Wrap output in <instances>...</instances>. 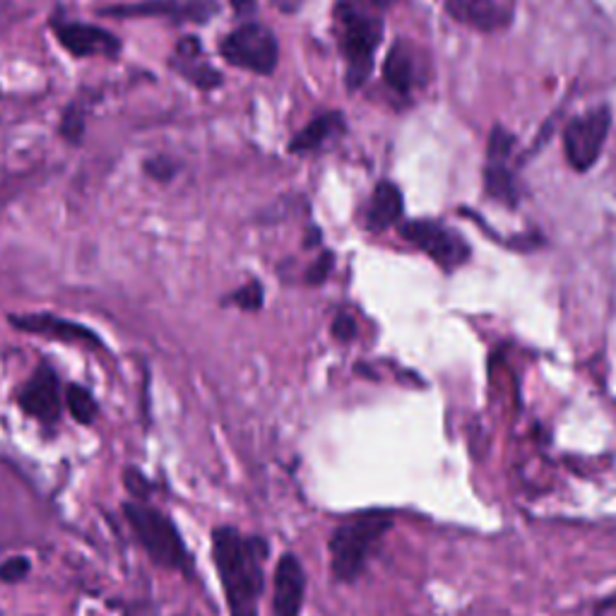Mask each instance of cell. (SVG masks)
Here are the masks:
<instances>
[{"mask_svg": "<svg viewBox=\"0 0 616 616\" xmlns=\"http://www.w3.org/2000/svg\"><path fill=\"white\" fill-rule=\"evenodd\" d=\"M267 541L243 535L237 527L219 525L213 529V563L225 593L229 616H258V600L265 590Z\"/></svg>", "mask_w": 616, "mask_h": 616, "instance_id": "6da1fadb", "label": "cell"}, {"mask_svg": "<svg viewBox=\"0 0 616 616\" xmlns=\"http://www.w3.org/2000/svg\"><path fill=\"white\" fill-rule=\"evenodd\" d=\"M123 517H126L128 527L133 529L135 541L147 554L155 566L164 571L181 573L183 578L193 581L195 578V561L193 554L183 541L181 529L176 527L174 517L164 513L162 509L152 506V503L142 501H126L121 506Z\"/></svg>", "mask_w": 616, "mask_h": 616, "instance_id": "7a4b0ae2", "label": "cell"}, {"mask_svg": "<svg viewBox=\"0 0 616 616\" xmlns=\"http://www.w3.org/2000/svg\"><path fill=\"white\" fill-rule=\"evenodd\" d=\"M392 527V515L384 511H372L354 515L335 527L330 537V569L342 583H352L362 575L372 551L388 529Z\"/></svg>", "mask_w": 616, "mask_h": 616, "instance_id": "3957f363", "label": "cell"}, {"mask_svg": "<svg viewBox=\"0 0 616 616\" xmlns=\"http://www.w3.org/2000/svg\"><path fill=\"white\" fill-rule=\"evenodd\" d=\"M335 18L340 22L342 56L347 60V84L356 90L372 76L374 54L384 39V22L376 15H368L352 0H340Z\"/></svg>", "mask_w": 616, "mask_h": 616, "instance_id": "277c9868", "label": "cell"}, {"mask_svg": "<svg viewBox=\"0 0 616 616\" xmlns=\"http://www.w3.org/2000/svg\"><path fill=\"white\" fill-rule=\"evenodd\" d=\"M219 54L231 66L270 76L277 66L280 46L275 34L263 24H243L219 42Z\"/></svg>", "mask_w": 616, "mask_h": 616, "instance_id": "5b68a950", "label": "cell"}, {"mask_svg": "<svg viewBox=\"0 0 616 616\" xmlns=\"http://www.w3.org/2000/svg\"><path fill=\"white\" fill-rule=\"evenodd\" d=\"M18 408L24 417L34 419L46 429H54L64 412V392L60 378L48 364H39L34 374L18 390Z\"/></svg>", "mask_w": 616, "mask_h": 616, "instance_id": "8992f818", "label": "cell"}, {"mask_svg": "<svg viewBox=\"0 0 616 616\" xmlns=\"http://www.w3.org/2000/svg\"><path fill=\"white\" fill-rule=\"evenodd\" d=\"M219 5L215 0H140V3H121L102 8L100 15L116 18V20H142V18H159L169 22H193L205 24L217 15Z\"/></svg>", "mask_w": 616, "mask_h": 616, "instance_id": "52a82bcc", "label": "cell"}, {"mask_svg": "<svg viewBox=\"0 0 616 616\" xmlns=\"http://www.w3.org/2000/svg\"><path fill=\"white\" fill-rule=\"evenodd\" d=\"M609 123H612V111L609 106H600L590 111L585 116L573 118L563 133V147L569 164L578 171L593 169L597 157L602 152L609 135Z\"/></svg>", "mask_w": 616, "mask_h": 616, "instance_id": "ba28073f", "label": "cell"}, {"mask_svg": "<svg viewBox=\"0 0 616 616\" xmlns=\"http://www.w3.org/2000/svg\"><path fill=\"white\" fill-rule=\"evenodd\" d=\"M400 231L404 239L414 243L417 249H422L426 255L434 258V261L446 270H455L470 258L467 243L458 237V233L441 227L438 221H431V219L408 221Z\"/></svg>", "mask_w": 616, "mask_h": 616, "instance_id": "9c48e42d", "label": "cell"}, {"mask_svg": "<svg viewBox=\"0 0 616 616\" xmlns=\"http://www.w3.org/2000/svg\"><path fill=\"white\" fill-rule=\"evenodd\" d=\"M52 30L60 46L76 58H118L121 42L116 34L94 27V24L70 22L64 18L52 20Z\"/></svg>", "mask_w": 616, "mask_h": 616, "instance_id": "30bf717a", "label": "cell"}, {"mask_svg": "<svg viewBox=\"0 0 616 616\" xmlns=\"http://www.w3.org/2000/svg\"><path fill=\"white\" fill-rule=\"evenodd\" d=\"M10 326L22 332H30V335H42L66 344H82V347H90V350L104 347V342L96 332H92L82 323H72L68 318H58L48 313H22V316H10Z\"/></svg>", "mask_w": 616, "mask_h": 616, "instance_id": "8fae6325", "label": "cell"}, {"mask_svg": "<svg viewBox=\"0 0 616 616\" xmlns=\"http://www.w3.org/2000/svg\"><path fill=\"white\" fill-rule=\"evenodd\" d=\"M273 583V616H299L306 595V573L294 554L280 559Z\"/></svg>", "mask_w": 616, "mask_h": 616, "instance_id": "7c38bea8", "label": "cell"}, {"mask_svg": "<svg viewBox=\"0 0 616 616\" xmlns=\"http://www.w3.org/2000/svg\"><path fill=\"white\" fill-rule=\"evenodd\" d=\"M169 66L171 70H176L181 78L193 82L198 90H215L221 84L219 72L205 60L198 36H183L174 48V56H171Z\"/></svg>", "mask_w": 616, "mask_h": 616, "instance_id": "4fadbf2b", "label": "cell"}, {"mask_svg": "<svg viewBox=\"0 0 616 616\" xmlns=\"http://www.w3.org/2000/svg\"><path fill=\"white\" fill-rule=\"evenodd\" d=\"M446 10L455 22L482 32L501 30L511 22V12L501 8L497 0H448Z\"/></svg>", "mask_w": 616, "mask_h": 616, "instance_id": "5bb4252c", "label": "cell"}, {"mask_svg": "<svg viewBox=\"0 0 616 616\" xmlns=\"http://www.w3.org/2000/svg\"><path fill=\"white\" fill-rule=\"evenodd\" d=\"M402 217V193L396 183L384 181L378 183L374 191L372 205H368L366 225L372 231H386L388 227L396 225Z\"/></svg>", "mask_w": 616, "mask_h": 616, "instance_id": "9a60e30c", "label": "cell"}, {"mask_svg": "<svg viewBox=\"0 0 616 616\" xmlns=\"http://www.w3.org/2000/svg\"><path fill=\"white\" fill-rule=\"evenodd\" d=\"M342 133H344V116L332 111V114H326V116H320V118L308 123V126L297 135V138L289 142V150L297 152V155L316 152L328 140L340 138Z\"/></svg>", "mask_w": 616, "mask_h": 616, "instance_id": "2e32d148", "label": "cell"}, {"mask_svg": "<svg viewBox=\"0 0 616 616\" xmlns=\"http://www.w3.org/2000/svg\"><path fill=\"white\" fill-rule=\"evenodd\" d=\"M414 56L404 44H396L390 48V54L384 64V80L388 82L390 90L400 94H408L414 84Z\"/></svg>", "mask_w": 616, "mask_h": 616, "instance_id": "e0dca14e", "label": "cell"}, {"mask_svg": "<svg viewBox=\"0 0 616 616\" xmlns=\"http://www.w3.org/2000/svg\"><path fill=\"white\" fill-rule=\"evenodd\" d=\"M64 408L70 412V417L76 419L80 426H92L96 414H100V404H96L94 396L80 384H70L66 388Z\"/></svg>", "mask_w": 616, "mask_h": 616, "instance_id": "ac0fdd59", "label": "cell"}, {"mask_svg": "<svg viewBox=\"0 0 616 616\" xmlns=\"http://www.w3.org/2000/svg\"><path fill=\"white\" fill-rule=\"evenodd\" d=\"M484 186H487V193L494 201L509 205V207L517 205L515 179H513L511 171L503 167V164H489L484 169Z\"/></svg>", "mask_w": 616, "mask_h": 616, "instance_id": "d6986e66", "label": "cell"}, {"mask_svg": "<svg viewBox=\"0 0 616 616\" xmlns=\"http://www.w3.org/2000/svg\"><path fill=\"white\" fill-rule=\"evenodd\" d=\"M123 487L128 489L130 501H142V503L150 501L152 491H155L150 479H147V477L138 470V467H126V470H123Z\"/></svg>", "mask_w": 616, "mask_h": 616, "instance_id": "ffe728a7", "label": "cell"}, {"mask_svg": "<svg viewBox=\"0 0 616 616\" xmlns=\"http://www.w3.org/2000/svg\"><path fill=\"white\" fill-rule=\"evenodd\" d=\"M82 106H84L82 102H72L66 109L64 121H60V135H64V138L70 142L82 140V133H84V109Z\"/></svg>", "mask_w": 616, "mask_h": 616, "instance_id": "44dd1931", "label": "cell"}, {"mask_svg": "<svg viewBox=\"0 0 616 616\" xmlns=\"http://www.w3.org/2000/svg\"><path fill=\"white\" fill-rule=\"evenodd\" d=\"M30 573H32V561L27 557H10L0 563V583L5 585H18L22 581H27Z\"/></svg>", "mask_w": 616, "mask_h": 616, "instance_id": "7402d4cb", "label": "cell"}, {"mask_svg": "<svg viewBox=\"0 0 616 616\" xmlns=\"http://www.w3.org/2000/svg\"><path fill=\"white\" fill-rule=\"evenodd\" d=\"M229 301L233 306L243 308V311H258V308L263 306V287L261 282H249V285H243L241 289H237L229 297Z\"/></svg>", "mask_w": 616, "mask_h": 616, "instance_id": "603a6c76", "label": "cell"}, {"mask_svg": "<svg viewBox=\"0 0 616 616\" xmlns=\"http://www.w3.org/2000/svg\"><path fill=\"white\" fill-rule=\"evenodd\" d=\"M513 142L515 138L511 133H506L503 128H497L494 133H491V138H489V157H491V164H501L503 159H506L513 150Z\"/></svg>", "mask_w": 616, "mask_h": 616, "instance_id": "cb8c5ba5", "label": "cell"}, {"mask_svg": "<svg viewBox=\"0 0 616 616\" xmlns=\"http://www.w3.org/2000/svg\"><path fill=\"white\" fill-rule=\"evenodd\" d=\"M330 270H332V253H323L311 267L306 270V282L308 285H320V282H326V277L330 275Z\"/></svg>", "mask_w": 616, "mask_h": 616, "instance_id": "d4e9b609", "label": "cell"}, {"mask_svg": "<svg viewBox=\"0 0 616 616\" xmlns=\"http://www.w3.org/2000/svg\"><path fill=\"white\" fill-rule=\"evenodd\" d=\"M332 335L340 342H350L356 335V323L350 316H338L335 323H332Z\"/></svg>", "mask_w": 616, "mask_h": 616, "instance_id": "484cf974", "label": "cell"}, {"mask_svg": "<svg viewBox=\"0 0 616 616\" xmlns=\"http://www.w3.org/2000/svg\"><path fill=\"white\" fill-rule=\"evenodd\" d=\"M145 171L155 179L167 181V179H171V174H174V164H171L169 159H164V157H157V159H150V162L145 164Z\"/></svg>", "mask_w": 616, "mask_h": 616, "instance_id": "4316f807", "label": "cell"}, {"mask_svg": "<svg viewBox=\"0 0 616 616\" xmlns=\"http://www.w3.org/2000/svg\"><path fill=\"white\" fill-rule=\"evenodd\" d=\"M15 18H18V8L10 5V3H3V0H0V32H3Z\"/></svg>", "mask_w": 616, "mask_h": 616, "instance_id": "83f0119b", "label": "cell"}, {"mask_svg": "<svg viewBox=\"0 0 616 616\" xmlns=\"http://www.w3.org/2000/svg\"><path fill=\"white\" fill-rule=\"evenodd\" d=\"M231 5L239 12V15H251V12L255 10V0H231Z\"/></svg>", "mask_w": 616, "mask_h": 616, "instance_id": "f1b7e54d", "label": "cell"}, {"mask_svg": "<svg viewBox=\"0 0 616 616\" xmlns=\"http://www.w3.org/2000/svg\"><path fill=\"white\" fill-rule=\"evenodd\" d=\"M273 3H275L282 12H297L299 5H301V0H273Z\"/></svg>", "mask_w": 616, "mask_h": 616, "instance_id": "f546056e", "label": "cell"}, {"mask_svg": "<svg viewBox=\"0 0 616 616\" xmlns=\"http://www.w3.org/2000/svg\"><path fill=\"white\" fill-rule=\"evenodd\" d=\"M316 243H320V229L311 227L306 231V249H313Z\"/></svg>", "mask_w": 616, "mask_h": 616, "instance_id": "4dcf8cb0", "label": "cell"}, {"mask_svg": "<svg viewBox=\"0 0 616 616\" xmlns=\"http://www.w3.org/2000/svg\"><path fill=\"white\" fill-rule=\"evenodd\" d=\"M366 3H372L376 8H388V5L396 3V0H366Z\"/></svg>", "mask_w": 616, "mask_h": 616, "instance_id": "1f68e13d", "label": "cell"}, {"mask_svg": "<svg viewBox=\"0 0 616 616\" xmlns=\"http://www.w3.org/2000/svg\"><path fill=\"white\" fill-rule=\"evenodd\" d=\"M595 616H600V614H595Z\"/></svg>", "mask_w": 616, "mask_h": 616, "instance_id": "d6a6232c", "label": "cell"}, {"mask_svg": "<svg viewBox=\"0 0 616 616\" xmlns=\"http://www.w3.org/2000/svg\"><path fill=\"white\" fill-rule=\"evenodd\" d=\"M0 616H3V614H0Z\"/></svg>", "mask_w": 616, "mask_h": 616, "instance_id": "836d02e7", "label": "cell"}]
</instances>
